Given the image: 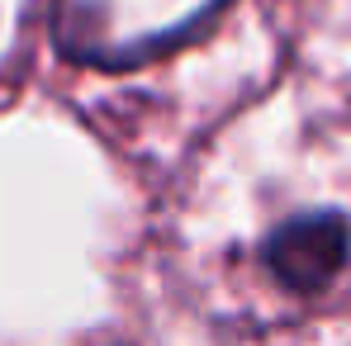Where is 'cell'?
Instances as JSON below:
<instances>
[{"mask_svg": "<svg viewBox=\"0 0 351 346\" xmlns=\"http://www.w3.org/2000/svg\"><path fill=\"white\" fill-rule=\"evenodd\" d=\"M266 266L271 275L294 294H313V289L332 285V275L347 266L351 256V223L332 209L318 214H299L290 223L266 237Z\"/></svg>", "mask_w": 351, "mask_h": 346, "instance_id": "2", "label": "cell"}, {"mask_svg": "<svg viewBox=\"0 0 351 346\" xmlns=\"http://www.w3.org/2000/svg\"><path fill=\"white\" fill-rule=\"evenodd\" d=\"M233 0H53V43L66 62L128 71L209 34Z\"/></svg>", "mask_w": 351, "mask_h": 346, "instance_id": "1", "label": "cell"}]
</instances>
